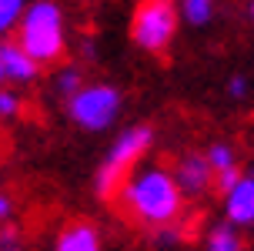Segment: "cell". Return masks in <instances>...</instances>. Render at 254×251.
I'll list each match as a JSON object with an SVG mask.
<instances>
[{
  "mask_svg": "<svg viewBox=\"0 0 254 251\" xmlns=\"http://www.w3.org/2000/svg\"><path fill=\"white\" fill-rule=\"evenodd\" d=\"M204 158L211 164V171H224V167H234L238 164V151L231 148L228 141H214L211 148L204 151Z\"/></svg>",
  "mask_w": 254,
  "mask_h": 251,
  "instance_id": "12",
  "label": "cell"
},
{
  "mask_svg": "<svg viewBox=\"0 0 254 251\" xmlns=\"http://www.w3.org/2000/svg\"><path fill=\"white\" fill-rule=\"evenodd\" d=\"M184 238V228L178 221H167V225L154 228V245H161V248H171V245H178Z\"/></svg>",
  "mask_w": 254,
  "mask_h": 251,
  "instance_id": "16",
  "label": "cell"
},
{
  "mask_svg": "<svg viewBox=\"0 0 254 251\" xmlns=\"http://www.w3.org/2000/svg\"><path fill=\"white\" fill-rule=\"evenodd\" d=\"M80 84H84V81H80V71H77V67H64V71H57V77H54V87H57V94H64V97H70Z\"/></svg>",
  "mask_w": 254,
  "mask_h": 251,
  "instance_id": "14",
  "label": "cell"
},
{
  "mask_svg": "<svg viewBox=\"0 0 254 251\" xmlns=\"http://www.w3.org/2000/svg\"><path fill=\"white\" fill-rule=\"evenodd\" d=\"M20 107H24V100H20V94H17V90L0 87V121L17 117V114H20Z\"/></svg>",
  "mask_w": 254,
  "mask_h": 251,
  "instance_id": "15",
  "label": "cell"
},
{
  "mask_svg": "<svg viewBox=\"0 0 254 251\" xmlns=\"http://www.w3.org/2000/svg\"><path fill=\"white\" fill-rule=\"evenodd\" d=\"M121 204L124 211L147 228H161L167 221H178L181 208H184V194H181L174 174L161 167V164H147L137 167L127 177L124 191H121Z\"/></svg>",
  "mask_w": 254,
  "mask_h": 251,
  "instance_id": "1",
  "label": "cell"
},
{
  "mask_svg": "<svg viewBox=\"0 0 254 251\" xmlns=\"http://www.w3.org/2000/svg\"><path fill=\"white\" fill-rule=\"evenodd\" d=\"M124 107V97L114 84H80L67 97V114L84 131H107Z\"/></svg>",
  "mask_w": 254,
  "mask_h": 251,
  "instance_id": "5",
  "label": "cell"
},
{
  "mask_svg": "<svg viewBox=\"0 0 254 251\" xmlns=\"http://www.w3.org/2000/svg\"><path fill=\"white\" fill-rule=\"evenodd\" d=\"M54 251H101V231L90 221H74L57 235Z\"/></svg>",
  "mask_w": 254,
  "mask_h": 251,
  "instance_id": "9",
  "label": "cell"
},
{
  "mask_svg": "<svg viewBox=\"0 0 254 251\" xmlns=\"http://www.w3.org/2000/svg\"><path fill=\"white\" fill-rule=\"evenodd\" d=\"M171 174H174V181H178V188H181L184 198H201L207 188H214V171H211L207 158L197 154V151L181 154Z\"/></svg>",
  "mask_w": 254,
  "mask_h": 251,
  "instance_id": "6",
  "label": "cell"
},
{
  "mask_svg": "<svg viewBox=\"0 0 254 251\" xmlns=\"http://www.w3.org/2000/svg\"><path fill=\"white\" fill-rule=\"evenodd\" d=\"M151 148H154V127L151 124H134L114 138V144L107 148L101 167H97V177H94V191H97V198L104 204L121 198L127 177L140 167V161L147 158Z\"/></svg>",
  "mask_w": 254,
  "mask_h": 251,
  "instance_id": "2",
  "label": "cell"
},
{
  "mask_svg": "<svg viewBox=\"0 0 254 251\" xmlns=\"http://www.w3.org/2000/svg\"><path fill=\"white\" fill-rule=\"evenodd\" d=\"M248 87H251V84H248V77H231L228 81V94L231 97H248Z\"/></svg>",
  "mask_w": 254,
  "mask_h": 251,
  "instance_id": "19",
  "label": "cell"
},
{
  "mask_svg": "<svg viewBox=\"0 0 254 251\" xmlns=\"http://www.w3.org/2000/svg\"><path fill=\"white\" fill-rule=\"evenodd\" d=\"M10 218H13V198L7 191H0V225H7Z\"/></svg>",
  "mask_w": 254,
  "mask_h": 251,
  "instance_id": "20",
  "label": "cell"
},
{
  "mask_svg": "<svg viewBox=\"0 0 254 251\" xmlns=\"http://www.w3.org/2000/svg\"><path fill=\"white\" fill-rule=\"evenodd\" d=\"M207 251H244V241L238 235V228L224 221V225H214L207 231Z\"/></svg>",
  "mask_w": 254,
  "mask_h": 251,
  "instance_id": "10",
  "label": "cell"
},
{
  "mask_svg": "<svg viewBox=\"0 0 254 251\" xmlns=\"http://www.w3.org/2000/svg\"><path fill=\"white\" fill-rule=\"evenodd\" d=\"M181 13L174 0H140L130 17V40L147 54H164L178 34Z\"/></svg>",
  "mask_w": 254,
  "mask_h": 251,
  "instance_id": "4",
  "label": "cell"
},
{
  "mask_svg": "<svg viewBox=\"0 0 254 251\" xmlns=\"http://www.w3.org/2000/svg\"><path fill=\"white\" fill-rule=\"evenodd\" d=\"M224 214L234 228L254 225V174H241L234 188L224 191Z\"/></svg>",
  "mask_w": 254,
  "mask_h": 251,
  "instance_id": "8",
  "label": "cell"
},
{
  "mask_svg": "<svg viewBox=\"0 0 254 251\" xmlns=\"http://www.w3.org/2000/svg\"><path fill=\"white\" fill-rule=\"evenodd\" d=\"M0 67H3L7 81H13V84H34L40 74V64L17 40H0Z\"/></svg>",
  "mask_w": 254,
  "mask_h": 251,
  "instance_id": "7",
  "label": "cell"
},
{
  "mask_svg": "<svg viewBox=\"0 0 254 251\" xmlns=\"http://www.w3.org/2000/svg\"><path fill=\"white\" fill-rule=\"evenodd\" d=\"M251 17H254V0H251Z\"/></svg>",
  "mask_w": 254,
  "mask_h": 251,
  "instance_id": "22",
  "label": "cell"
},
{
  "mask_svg": "<svg viewBox=\"0 0 254 251\" xmlns=\"http://www.w3.org/2000/svg\"><path fill=\"white\" fill-rule=\"evenodd\" d=\"M3 84H7V74H3V67H0V87H3Z\"/></svg>",
  "mask_w": 254,
  "mask_h": 251,
  "instance_id": "21",
  "label": "cell"
},
{
  "mask_svg": "<svg viewBox=\"0 0 254 251\" xmlns=\"http://www.w3.org/2000/svg\"><path fill=\"white\" fill-rule=\"evenodd\" d=\"M24 7H27V0H0V37L10 34L13 27H17Z\"/></svg>",
  "mask_w": 254,
  "mask_h": 251,
  "instance_id": "13",
  "label": "cell"
},
{
  "mask_svg": "<svg viewBox=\"0 0 254 251\" xmlns=\"http://www.w3.org/2000/svg\"><path fill=\"white\" fill-rule=\"evenodd\" d=\"M17 44L44 67L64 57L67 47V20L57 0H34L27 3L17 20Z\"/></svg>",
  "mask_w": 254,
  "mask_h": 251,
  "instance_id": "3",
  "label": "cell"
},
{
  "mask_svg": "<svg viewBox=\"0 0 254 251\" xmlns=\"http://www.w3.org/2000/svg\"><path fill=\"white\" fill-rule=\"evenodd\" d=\"M238 177H241V167H238V164H234V167H224V171H214V188L224 194V191H231L238 184Z\"/></svg>",
  "mask_w": 254,
  "mask_h": 251,
  "instance_id": "17",
  "label": "cell"
},
{
  "mask_svg": "<svg viewBox=\"0 0 254 251\" xmlns=\"http://www.w3.org/2000/svg\"><path fill=\"white\" fill-rule=\"evenodd\" d=\"M181 17L190 27H204L214 17V0H181Z\"/></svg>",
  "mask_w": 254,
  "mask_h": 251,
  "instance_id": "11",
  "label": "cell"
},
{
  "mask_svg": "<svg viewBox=\"0 0 254 251\" xmlns=\"http://www.w3.org/2000/svg\"><path fill=\"white\" fill-rule=\"evenodd\" d=\"M0 251H20V235H17V228H3V231H0Z\"/></svg>",
  "mask_w": 254,
  "mask_h": 251,
  "instance_id": "18",
  "label": "cell"
}]
</instances>
